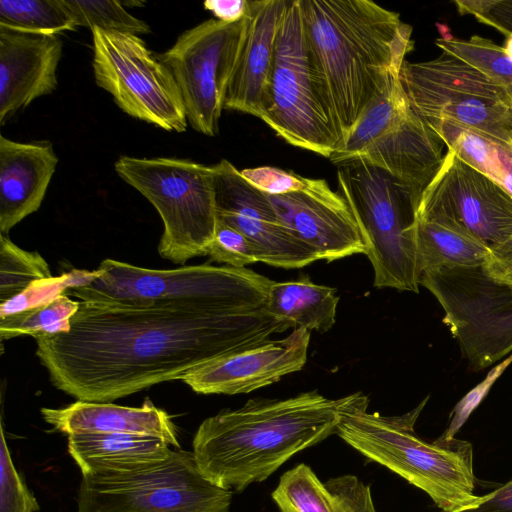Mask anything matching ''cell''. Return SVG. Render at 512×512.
Here are the masks:
<instances>
[{"label":"cell","instance_id":"obj_1","mask_svg":"<svg viewBox=\"0 0 512 512\" xmlns=\"http://www.w3.org/2000/svg\"><path fill=\"white\" fill-rule=\"evenodd\" d=\"M266 298L80 301L67 332L36 338V355L57 389L110 403L293 328Z\"/></svg>","mask_w":512,"mask_h":512},{"label":"cell","instance_id":"obj_2","mask_svg":"<svg viewBox=\"0 0 512 512\" xmlns=\"http://www.w3.org/2000/svg\"><path fill=\"white\" fill-rule=\"evenodd\" d=\"M299 6L341 143L390 79L400 74L414 46L412 27L370 0H299Z\"/></svg>","mask_w":512,"mask_h":512},{"label":"cell","instance_id":"obj_3","mask_svg":"<svg viewBox=\"0 0 512 512\" xmlns=\"http://www.w3.org/2000/svg\"><path fill=\"white\" fill-rule=\"evenodd\" d=\"M344 401L313 390L285 399H250L240 408L222 410L195 433L196 464L215 485L241 492L336 434Z\"/></svg>","mask_w":512,"mask_h":512},{"label":"cell","instance_id":"obj_4","mask_svg":"<svg viewBox=\"0 0 512 512\" xmlns=\"http://www.w3.org/2000/svg\"><path fill=\"white\" fill-rule=\"evenodd\" d=\"M427 399L405 414L385 416L368 412L364 394L345 396L336 434L368 460L424 491L443 512L476 508L482 496L474 492L472 444L451 435L428 442L416 434Z\"/></svg>","mask_w":512,"mask_h":512},{"label":"cell","instance_id":"obj_5","mask_svg":"<svg viewBox=\"0 0 512 512\" xmlns=\"http://www.w3.org/2000/svg\"><path fill=\"white\" fill-rule=\"evenodd\" d=\"M288 144L330 158L341 138L323 78L310 51L299 0H287L260 117Z\"/></svg>","mask_w":512,"mask_h":512},{"label":"cell","instance_id":"obj_6","mask_svg":"<svg viewBox=\"0 0 512 512\" xmlns=\"http://www.w3.org/2000/svg\"><path fill=\"white\" fill-rule=\"evenodd\" d=\"M339 193L347 201L367 247L374 286L419 291L414 240L418 204L388 172L361 160L338 164Z\"/></svg>","mask_w":512,"mask_h":512},{"label":"cell","instance_id":"obj_7","mask_svg":"<svg viewBox=\"0 0 512 512\" xmlns=\"http://www.w3.org/2000/svg\"><path fill=\"white\" fill-rule=\"evenodd\" d=\"M114 167L158 211L164 224L158 245L163 258L184 264L206 255L217 226L212 166L186 159L122 156Z\"/></svg>","mask_w":512,"mask_h":512},{"label":"cell","instance_id":"obj_8","mask_svg":"<svg viewBox=\"0 0 512 512\" xmlns=\"http://www.w3.org/2000/svg\"><path fill=\"white\" fill-rule=\"evenodd\" d=\"M399 78L425 122L447 121L512 151V95L477 68L442 52L429 61L405 60Z\"/></svg>","mask_w":512,"mask_h":512},{"label":"cell","instance_id":"obj_9","mask_svg":"<svg viewBox=\"0 0 512 512\" xmlns=\"http://www.w3.org/2000/svg\"><path fill=\"white\" fill-rule=\"evenodd\" d=\"M232 490L199 470L193 452L143 468L82 475L77 512H230Z\"/></svg>","mask_w":512,"mask_h":512},{"label":"cell","instance_id":"obj_10","mask_svg":"<svg viewBox=\"0 0 512 512\" xmlns=\"http://www.w3.org/2000/svg\"><path fill=\"white\" fill-rule=\"evenodd\" d=\"M419 283L443 307V322L473 367L484 369L512 352V287L483 264L426 270Z\"/></svg>","mask_w":512,"mask_h":512},{"label":"cell","instance_id":"obj_11","mask_svg":"<svg viewBox=\"0 0 512 512\" xmlns=\"http://www.w3.org/2000/svg\"><path fill=\"white\" fill-rule=\"evenodd\" d=\"M97 85L128 115L167 131L184 132L187 117L170 70L137 35L91 28Z\"/></svg>","mask_w":512,"mask_h":512},{"label":"cell","instance_id":"obj_12","mask_svg":"<svg viewBox=\"0 0 512 512\" xmlns=\"http://www.w3.org/2000/svg\"><path fill=\"white\" fill-rule=\"evenodd\" d=\"M90 284L64 294L78 301L148 304L182 298H238L267 295L273 282L247 268L210 264L156 270L105 259Z\"/></svg>","mask_w":512,"mask_h":512},{"label":"cell","instance_id":"obj_13","mask_svg":"<svg viewBox=\"0 0 512 512\" xmlns=\"http://www.w3.org/2000/svg\"><path fill=\"white\" fill-rule=\"evenodd\" d=\"M244 26L245 18L235 23L209 19L183 32L158 56L175 79L188 122L204 135L218 133Z\"/></svg>","mask_w":512,"mask_h":512},{"label":"cell","instance_id":"obj_14","mask_svg":"<svg viewBox=\"0 0 512 512\" xmlns=\"http://www.w3.org/2000/svg\"><path fill=\"white\" fill-rule=\"evenodd\" d=\"M416 216L469 234L490 247L512 235V195L447 149L422 193Z\"/></svg>","mask_w":512,"mask_h":512},{"label":"cell","instance_id":"obj_15","mask_svg":"<svg viewBox=\"0 0 512 512\" xmlns=\"http://www.w3.org/2000/svg\"><path fill=\"white\" fill-rule=\"evenodd\" d=\"M217 220L243 233L255 246L260 262L298 269L320 260L281 222L268 197L254 188L228 160L213 165Z\"/></svg>","mask_w":512,"mask_h":512},{"label":"cell","instance_id":"obj_16","mask_svg":"<svg viewBox=\"0 0 512 512\" xmlns=\"http://www.w3.org/2000/svg\"><path fill=\"white\" fill-rule=\"evenodd\" d=\"M267 197L284 226L320 260L331 262L367 253L347 201L325 179L306 178L298 191Z\"/></svg>","mask_w":512,"mask_h":512},{"label":"cell","instance_id":"obj_17","mask_svg":"<svg viewBox=\"0 0 512 512\" xmlns=\"http://www.w3.org/2000/svg\"><path fill=\"white\" fill-rule=\"evenodd\" d=\"M310 336L309 330L295 328L282 339H270L207 362L180 380L200 394L255 391L300 371L307 361Z\"/></svg>","mask_w":512,"mask_h":512},{"label":"cell","instance_id":"obj_18","mask_svg":"<svg viewBox=\"0 0 512 512\" xmlns=\"http://www.w3.org/2000/svg\"><path fill=\"white\" fill-rule=\"evenodd\" d=\"M287 0H249L245 26L229 77L224 109L261 117Z\"/></svg>","mask_w":512,"mask_h":512},{"label":"cell","instance_id":"obj_19","mask_svg":"<svg viewBox=\"0 0 512 512\" xmlns=\"http://www.w3.org/2000/svg\"><path fill=\"white\" fill-rule=\"evenodd\" d=\"M62 41L0 26V123L57 87Z\"/></svg>","mask_w":512,"mask_h":512},{"label":"cell","instance_id":"obj_20","mask_svg":"<svg viewBox=\"0 0 512 512\" xmlns=\"http://www.w3.org/2000/svg\"><path fill=\"white\" fill-rule=\"evenodd\" d=\"M444 146L439 135L411 109L352 160L388 172L419 205L423 191L441 166Z\"/></svg>","mask_w":512,"mask_h":512},{"label":"cell","instance_id":"obj_21","mask_svg":"<svg viewBox=\"0 0 512 512\" xmlns=\"http://www.w3.org/2000/svg\"><path fill=\"white\" fill-rule=\"evenodd\" d=\"M50 142L21 143L0 135V231L37 211L56 170Z\"/></svg>","mask_w":512,"mask_h":512},{"label":"cell","instance_id":"obj_22","mask_svg":"<svg viewBox=\"0 0 512 512\" xmlns=\"http://www.w3.org/2000/svg\"><path fill=\"white\" fill-rule=\"evenodd\" d=\"M45 422L66 435L74 433H124L152 436L180 448L171 417L149 399L141 407L77 401L64 408H42Z\"/></svg>","mask_w":512,"mask_h":512},{"label":"cell","instance_id":"obj_23","mask_svg":"<svg viewBox=\"0 0 512 512\" xmlns=\"http://www.w3.org/2000/svg\"><path fill=\"white\" fill-rule=\"evenodd\" d=\"M272 499L280 512H377L370 485L357 476L322 482L304 463L281 475Z\"/></svg>","mask_w":512,"mask_h":512},{"label":"cell","instance_id":"obj_24","mask_svg":"<svg viewBox=\"0 0 512 512\" xmlns=\"http://www.w3.org/2000/svg\"><path fill=\"white\" fill-rule=\"evenodd\" d=\"M163 439L124 433L68 435V452L82 475L124 472L169 458L173 450Z\"/></svg>","mask_w":512,"mask_h":512},{"label":"cell","instance_id":"obj_25","mask_svg":"<svg viewBox=\"0 0 512 512\" xmlns=\"http://www.w3.org/2000/svg\"><path fill=\"white\" fill-rule=\"evenodd\" d=\"M339 296L335 288L314 283L308 275L297 280L273 281L268 289L266 310L272 316L320 333L329 331L336 320Z\"/></svg>","mask_w":512,"mask_h":512},{"label":"cell","instance_id":"obj_26","mask_svg":"<svg viewBox=\"0 0 512 512\" xmlns=\"http://www.w3.org/2000/svg\"><path fill=\"white\" fill-rule=\"evenodd\" d=\"M414 240L420 273L442 266L484 264L489 246L447 226L416 219Z\"/></svg>","mask_w":512,"mask_h":512},{"label":"cell","instance_id":"obj_27","mask_svg":"<svg viewBox=\"0 0 512 512\" xmlns=\"http://www.w3.org/2000/svg\"><path fill=\"white\" fill-rule=\"evenodd\" d=\"M411 109L399 75L392 77L338 145L330 161L338 165L352 160Z\"/></svg>","mask_w":512,"mask_h":512},{"label":"cell","instance_id":"obj_28","mask_svg":"<svg viewBox=\"0 0 512 512\" xmlns=\"http://www.w3.org/2000/svg\"><path fill=\"white\" fill-rule=\"evenodd\" d=\"M447 149L512 195V151L447 121L426 122Z\"/></svg>","mask_w":512,"mask_h":512},{"label":"cell","instance_id":"obj_29","mask_svg":"<svg viewBox=\"0 0 512 512\" xmlns=\"http://www.w3.org/2000/svg\"><path fill=\"white\" fill-rule=\"evenodd\" d=\"M0 26L43 35L75 31L78 27L62 0H1Z\"/></svg>","mask_w":512,"mask_h":512},{"label":"cell","instance_id":"obj_30","mask_svg":"<svg viewBox=\"0 0 512 512\" xmlns=\"http://www.w3.org/2000/svg\"><path fill=\"white\" fill-rule=\"evenodd\" d=\"M79 306L80 301L61 294L45 305L0 319V338L30 335L36 339L67 332Z\"/></svg>","mask_w":512,"mask_h":512},{"label":"cell","instance_id":"obj_31","mask_svg":"<svg viewBox=\"0 0 512 512\" xmlns=\"http://www.w3.org/2000/svg\"><path fill=\"white\" fill-rule=\"evenodd\" d=\"M439 31L442 36L435 40V44L442 52L477 68L512 95V59L505 54L503 47L478 35L463 40Z\"/></svg>","mask_w":512,"mask_h":512},{"label":"cell","instance_id":"obj_32","mask_svg":"<svg viewBox=\"0 0 512 512\" xmlns=\"http://www.w3.org/2000/svg\"><path fill=\"white\" fill-rule=\"evenodd\" d=\"M52 277L48 263L37 252L23 250L0 236V303L21 294L36 280Z\"/></svg>","mask_w":512,"mask_h":512},{"label":"cell","instance_id":"obj_33","mask_svg":"<svg viewBox=\"0 0 512 512\" xmlns=\"http://www.w3.org/2000/svg\"><path fill=\"white\" fill-rule=\"evenodd\" d=\"M77 26L126 34H149V25L129 14L119 1L62 0Z\"/></svg>","mask_w":512,"mask_h":512},{"label":"cell","instance_id":"obj_34","mask_svg":"<svg viewBox=\"0 0 512 512\" xmlns=\"http://www.w3.org/2000/svg\"><path fill=\"white\" fill-rule=\"evenodd\" d=\"M101 271L76 270L31 283L21 294L0 303V319L45 305L69 288L90 284Z\"/></svg>","mask_w":512,"mask_h":512},{"label":"cell","instance_id":"obj_35","mask_svg":"<svg viewBox=\"0 0 512 512\" xmlns=\"http://www.w3.org/2000/svg\"><path fill=\"white\" fill-rule=\"evenodd\" d=\"M33 493L27 487L11 458L5 431L0 429V512H38Z\"/></svg>","mask_w":512,"mask_h":512},{"label":"cell","instance_id":"obj_36","mask_svg":"<svg viewBox=\"0 0 512 512\" xmlns=\"http://www.w3.org/2000/svg\"><path fill=\"white\" fill-rule=\"evenodd\" d=\"M206 255L212 261L235 268L260 262L258 252L251 241L239 230L217 220L215 236Z\"/></svg>","mask_w":512,"mask_h":512},{"label":"cell","instance_id":"obj_37","mask_svg":"<svg viewBox=\"0 0 512 512\" xmlns=\"http://www.w3.org/2000/svg\"><path fill=\"white\" fill-rule=\"evenodd\" d=\"M240 173L254 188L271 196L298 191L306 182V177L272 166L246 168Z\"/></svg>","mask_w":512,"mask_h":512},{"label":"cell","instance_id":"obj_38","mask_svg":"<svg viewBox=\"0 0 512 512\" xmlns=\"http://www.w3.org/2000/svg\"><path fill=\"white\" fill-rule=\"evenodd\" d=\"M453 3L461 15H471L505 36L512 34V0H456Z\"/></svg>","mask_w":512,"mask_h":512},{"label":"cell","instance_id":"obj_39","mask_svg":"<svg viewBox=\"0 0 512 512\" xmlns=\"http://www.w3.org/2000/svg\"><path fill=\"white\" fill-rule=\"evenodd\" d=\"M483 265L493 279L512 287V235L489 247Z\"/></svg>","mask_w":512,"mask_h":512},{"label":"cell","instance_id":"obj_40","mask_svg":"<svg viewBox=\"0 0 512 512\" xmlns=\"http://www.w3.org/2000/svg\"><path fill=\"white\" fill-rule=\"evenodd\" d=\"M204 8L219 21L235 23L246 17L249 0H207L204 2Z\"/></svg>","mask_w":512,"mask_h":512},{"label":"cell","instance_id":"obj_41","mask_svg":"<svg viewBox=\"0 0 512 512\" xmlns=\"http://www.w3.org/2000/svg\"><path fill=\"white\" fill-rule=\"evenodd\" d=\"M464 512H512V480L483 495L476 508Z\"/></svg>","mask_w":512,"mask_h":512},{"label":"cell","instance_id":"obj_42","mask_svg":"<svg viewBox=\"0 0 512 512\" xmlns=\"http://www.w3.org/2000/svg\"><path fill=\"white\" fill-rule=\"evenodd\" d=\"M503 50L505 54L512 59V34L506 36V41Z\"/></svg>","mask_w":512,"mask_h":512}]
</instances>
